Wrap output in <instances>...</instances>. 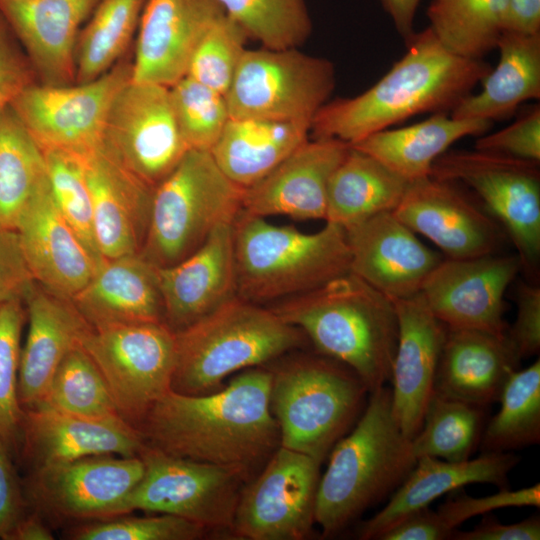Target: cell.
Instances as JSON below:
<instances>
[{"instance_id": "1", "label": "cell", "mask_w": 540, "mask_h": 540, "mask_svg": "<svg viewBox=\"0 0 540 540\" xmlns=\"http://www.w3.org/2000/svg\"><path fill=\"white\" fill-rule=\"evenodd\" d=\"M270 386V370L258 366L207 394L169 390L151 406L138 431L147 445L164 453L250 473L280 445Z\"/></svg>"}, {"instance_id": "2", "label": "cell", "mask_w": 540, "mask_h": 540, "mask_svg": "<svg viewBox=\"0 0 540 540\" xmlns=\"http://www.w3.org/2000/svg\"><path fill=\"white\" fill-rule=\"evenodd\" d=\"M406 42L405 54L373 86L323 105L312 122L314 138L351 145L418 114L451 112L492 68L450 52L429 27Z\"/></svg>"}, {"instance_id": "3", "label": "cell", "mask_w": 540, "mask_h": 540, "mask_svg": "<svg viewBox=\"0 0 540 540\" xmlns=\"http://www.w3.org/2000/svg\"><path fill=\"white\" fill-rule=\"evenodd\" d=\"M326 357L349 367L368 392L390 381L398 343L393 301L351 272L270 307Z\"/></svg>"}, {"instance_id": "4", "label": "cell", "mask_w": 540, "mask_h": 540, "mask_svg": "<svg viewBox=\"0 0 540 540\" xmlns=\"http://www.w3.org/2000/svg\"><path fill=\"white\" fill-rule=\"evenodd\" d=\"M411 440L397 425L391 389L369 393L350 432L331 449L320 476L315 523L325 537L341 532L372 505L394 492L416 464Z\"/></svg>"}, {"instance_id": "5", "label": "cell", "mask_w": 540, "mask_h": 540, "mask_svg": "<svg viewBox=\"0 0 540 540\" xmlns=\"http://www.w3.org/2000/svg\"><path fill=\"white\" fill-rule=\"evenodd\" d=\"M236 296L262 305L313 290L350 272L343 227L314 233L272 224L243 209L233 222Z\"/></svg>"}, {"instance_id": "6", "label": "cell", "mask_w": 540, "mask_h": 540, "mask_svg": "<svg viewBox=\"0 0 540 540\" xmlns=\"http://www.w3.org/2000/svg\"><path fill=\"white\" fill-rule=\"evenodd\" d=\"M174 333L171 390L188 395L217 391L234 372L261 366L306 339L270 307L238 296Z\"/></svg>"}, {"instance_id": "7", "label": "cell", "mask_w": 540, "mask_h": 540, "mask_svg": "<svg viewBox=\"0 0 540 540\" xmlns=\"http://www.w3.org/2000/svg\"><path fill=\"white\" fill-rule=\"evenodd\" d=\"M270 372L279 446L322 463L360 417L367 388L349 367L323 355L296 356Z\"/></svg>"}, {"instance_id": "8", "label": "cell", "mask_w": 540, "mask_h": 540, "mask_svg": "<svg viewBox=\"0 0 540 540\" xmlns=\"http://www.w3.org/2000/svg\"><path fill=\"white\" fill-rule=\"evenodd\" d=\"M243 193L210 151L189 149L154 188L141 257L156 268L182 261L218 226L235 221Z\"/></svg>"}, {"instance_id": "9", "label": "cell", "mask_w": 540, "mask_h": 540, "mask_svg": "<svg viewBox=\"0 0 540 540\" xmlns=\"http://www.w3.org/2000/svg\"><path fill=\"white\" fill-rule=\"evenodd\" d=\"M139 456L144 474L120 515L136 510L170 514L207 531H232L247 470L173 456L146 443Z\"/></svg>"}, {"instance_id": "10", "label": "cell", "mask_w": 540, "mask_h": 540, "mask_svg": "<svg viewBox=\"0 0 540 540\" xmlns=\"http://www.w3.org/2000/svg\"><path fill=\"white\" fill-rule=\"evenodd\" d=\"M333 64L290 49L244 52L225 97L230 118L312 122L335 87Z\"/></svg>"}, {"instance_id": "11", "label": "cell", "mask_w": 540, "mask_h": 540, "mask_svg": "<svg viewBox=\"0 0 540 540\" xmlns=\"http://www.w3.org/2000/svg\"><path fill=\"white\" fill-rule=\"evenodd\" d=\"M430 176L472 189L514 244L522 270L538 273L539 163L477 149L451 150L435 160Z\"/></svg>"}, {"instance_id": "12", "label": "cell", "mask_w": 540, "mask_h": 540, "mask_svg": "<svg viewBox=\"0 0 540 540\" xmlns=\"http://www.w3.org/2000/svg\"><path fill=\"white\" fill-rule=\"evenodd\" d=\"M80 346L102 374L121 417L138 430L151 406L171 390L174 331L165 323L89 327Z\"/></svg>"}, {"instance_id": "13", "label": "cell", "mask_w": 540, "mask_h": 540, "mask_svg": "<svg viewBox=\"0 0 540 540\" xmlns=\"http://www.w3.org/2000/svg\"><path fill=\"white\" fill-rule=\"evenodd\" d=\"M143 474L140 456L103 454L29 470L22 483L30 510L73 525L119 516Z\"/></svg>"}, {"instance_id": "14", "label": "cell", "mask_w": 540, "mask_h": 540, "mask_svg": "<svg viewBox=\"0 0 540 540\" xmlns=\"http://www.w3.org/2000/svg\"><path fill=\"white\" fill-rule=\"evenodd\" d=\"M102 147L155 188L189 150L177 125L169 87L130 79L111 104Z\"/></svg>"}, {"instance_id": "15", "label": "cell", "mask_w": 540, "mask_h": 540, "mask_svg": "<svg viewBox=\"0 0 540 540\" xmlns=\"http://www.w3.org/2000/svg\"><path fill=\"white\" fill-rule=\"evenodd\" d=\"M320 465L279 446L263 471L244 485L232 534L248 540H302L315 523Z\"/></svg>"}, {"instance_id": "16", "label": "cell", "mask_w": 540, "mask_h": 540, "mask_svg": "<svg viewBox=\"0 0 540 540\" xmlns=\"http://www.w3.org/2000/svg\"><path fill=\"white\" fill-rule=\"evenodd\" d=\"M130 79L124 66L76 86L28 84L11 107L41 149L85 154L102 144L111 104Z\"/></svg>"}, {"instance_id": "17", "label": "cell", "mask_w": 540, "mask_h": 540, "mask_svg": "<svg viewBox=\"0 0 540 540\" xmlns=\"http://www.w3.org/2000/svg\"><path fill=\"white\" fill-rule=\"evenodd\" d=\"M521 270L517 254L446 258L427 277L420 293L447 328L502 337L507 331L504 296Z\"/></svg>"}, {"instance_id": "18", "label": "cell", "mask_w": 540, "mask_h": 540, "mask_svg": "<svg viewBox=\"0 0 540 540\" xmlns=\"http://www.w3.org/2000/svg\"><path fill=\"white\" fill-rule=\"evenodd\" d=\"M392 213L413 232L433 242L447 258L493 254L503 237L498 222L455 183L432 176L410 181Z\"/></svg>"}, {"instance_id": "19", "label": "cell", "mask_w": 540, "mask_h": 540, "mask_svg": "<svg viewBox=\"0 0 540 540\" xmlns=\"http://www.w3.org/2000/svg\"><path fill=\"white\" fill-rule=\"evenodd\" d=\"M350 272L390 299L420 293L443 260L392 212H383L345 229Z\"/></svg>"}, {"instance_id": "20", "label": "cell", "mask_w": 540, "mask_h": 540, "mask_svg": "<svg viewBox=\"0 0 540 540\" xmlns=\"http://www.w3.org/2000/svg\"><path fill=\"white\" fill-rule=\"evenodd\" d=\"M20 246L34 281L70 300L94 275L98 263L60 212L46 177L16 226Z\"/></svg>"}, {"instance_id": "21", "label": "cell", "mask_w": 540, "mask_h": 540, "mask_svg": "<svg viewBox=\"0 0 540 540\" xmlns=\"http://www.w3.org/2000/svg\"><path fill=\"white\" fill-rule=\"evenodd\" d=\"M391 300L398 320L391 409L402 433L412 440L421 429L433 395L446 326L433 315L421 293Z\"/></svg>"}, {"instance_id": "22", "label": "cell", "mask_w": 540, "mask_h": 540, "mask_svg": "<svg viewBox=\"0 0 540 540\" xmlns=\"http://www.w3.org/2000/svg\"><path fill=\"white\" fill-rule=\"evenodd\" d=\"M81 156L101 256L109 260L140 254L148 231L154 188L119 164L102 144Z\"/></svg>"}, {"instance_id": "23", "label": "cell", "mask_w": 540, "mask_h": 540, "mask_svg": "<svg viewBox=\"0 0 540 540\" xmlns=\"http://www.w3.org/2000/svg\"><path fill=\"white\" fill-rule=\"evenodd\" d=\"M220 12L217 0H145L131 80L170 87L186 76L200 38Z\"/></svg>"}, {"instance_id": "24", "label": "cell", "mask_w": 540, "mask_h": 540, "mask_svg": "<svg viewBox=\"0 0 540 540\" xmlns=\"http://www.w3.org/2000/svg\"><path fill=\"white\" fill-rule=\"evenodd\" d=\"M350 145L333 138L308 140L273 170L244 188L242 209L268 217L324 219L329 179Z\"/></svg>"}, {"instance_id": "25", "label": "cell", "mask_w": 540, "mask_h": 540, "mask_svg": "<svg viewBox=\"0 0 540 540\" xmlns=\"http://www.w3.org/2000/svg\"><path fill=\"white\" fill-rule=\"evenodd\" d=\"M144 444L125 421L87 419L41 405L24 410L19 458L32 470L93 455L139 456Z\"/></svg>"}, {"instance_id": "26", "label": "cell", "mask_w": 540, "mask_h": 540, "mask_svg": "<svg viewBox=\"0 0 540 540\" xmlns=\"http://www.w3.org/2000/svg\"><path fill=\"white\" fill-rule=\"evenodd\" d=\"M156 269L164 322L177 332L236 296L233 223L218 226L182 261Z\"/></svg>"}, {"instance_id": "27", "label": "cell", "mask_w": 540, "mask_h": 540, "mask_svg": "<svg viewBox=\"0 0 540 540\" xmlns=\"http://www.w3.org/2000/svg\"><path fill=\"white\" fill-rule=\"evenodd\" d=\"M519 458L510 452H483L474 459L452 462L422 456L405 480L393 492L388 503L374 516L362 522L357 536L362 540L379 539L394 525L439 498L472 483H489L507 488L508 474Z\"/></svg>"}, {"instance_id": "28", "label": "cell", "mask_w": 540, "mask_h": 540, "mask_svg": "<svg viewBox=\"0 0 540 540\" xmlns=\"http://www.w3.org/2000/svg\"><path fill=\"white\" fill-rule=\"evenodd\" d=\"M28 332L21 347L18 397L23 410L40 405L63 358L80 341L89 324L68 299L36 282L25 297Z\"/></svg>"}, {"instance_id": "29", "label": "cell", "mask_w": 540, "mask_h": 540, "mask_svg": "<svg viewBox=\"0 0 540 540\" xmlns=\"http://www.w3.org/2000/svg\"><path fill=\"white\" fill-rule=\"evenodd\" d=\"M520 361L506 335L446 327L433 394L484 408L499 400Z\"/></svg>"}, {"instance_id": "30", "label": "cell", "mask_w": 540, "mask_h": 540, "mask_svg": "<svg viewBox=\"0 0 540 540\" xmlns=\"http://www.w3.org/2000/svg\"><path fill=\"white\" fill-rule=\"evenodd\" d=\"M70 301L92 328L165 323L157 269L140 254L104 260Z\"/></svg>"}, {"instance_id": "31", "label": "cell", "mask_w": 540, "mask_h": 540, "mask_svg": "<svg viewBox=\"0 0 540 540\" xmlns=\"http://www.w3.org/2000/svg\"><path fill=\"white\" fill-rule=\"evenodd\" d=\"M98 0H0V16L17 34L51 85L76 74L74 48L79 27Z\"/></svg>"}, {"instance_id": "32", "label": "cell", "mask_w": 540, "mask_h": 540, "mask_svg": "<svg viewBox=\"0 0 540 540\" xmlns=\"http://www.w3.org/2000/svg\"><path fill=\"white\" fill-rule=\"evenodd\" d=\"M492 124L484 119H459L440 112L412 125L378 131L350 146L413 181L430 176L435 160L455 142L489 132Z\"/></svg>"}, {"instance_id": "33", "label": "cell", "mask_w": 540, "mask_h": 540, "mask_svg": "<svg viewBox=\"0 0 540 540\" xmlns=\"http://www.w3.org/2000/svg\"><path fill=\"white\" fill-rule=\"evenodd\" d=\"M497 66L481 80L479 93H471L450 112L459 119L495 121L507 118L523 102L540 98V33L504 31L497 47Z\"/></svg>"}, {"instance_id": "34", "label": "cell", "mask_w": 540, "mask_h": 540, "mask_svg": "<svg viewBox=\"0 0 540 540\" xmlns=\"http://www.w3.org/2000/svg\"><path fill=\"white\" fill-rule=\"evenodd\" d=\"M303 122L230 118L211 154L221 170L247 188L309 140Z\"/></svg>"}, {"instance_id": "35", "label": "cell", "mask_w": 540, "mask_h": 540, "mask_svg": "<svg viewBox=\"0 0 540 540\" xmlns=\"http://www.w3.org/2000/svg\"><path fill=\"white\" fill-rule=\"evenodd\" d=\"M409 182L350 146L329 179L325 220L347 229L377 214L393 212Z\"/></svg>"}, {"instance_id": "36", "label": "cell", "mask_w": 540, "mask_h": 540, "mask_svg": "<svg viewBox=\"0 0 540 540\" xmlns=\"http://www.w3.org/2000/svg\"><path fill=\"white\" fill-rule=\"evenodd\" d=\"M46 177L42 149L11 105L0 115V229L15 230Z\"/></svg>"}, {"instance_id": "37", "label": "cell", "mask_w": 540, "mask_h": 540, "mask_svg": "<svg viewBox=\"0 0 540 540\" xmlns=\"http://www.w3.org/2000/svg\"><path fill=\"white\" fill-rule=\"evenodd\" d=\"M508 0H433L429 28L450 52L483 59L504 32Z\"/></svg>"}, {"instance_id": "38", "label": "cell", "mask_w": 540, "mask_h": 540, "mask_svg": "<svg viewBox=\"0 0 540 540\" xmlns=\"http://www.w3.org/2000/svg\"><path fill=\"white\" fill-rule=\"evenodd\" d=\"M498 413L481 438L483 452H510L540 441V361L508 377Z\"/></svg>"}, {"instance_id": "39", "label": "cell", "mask_w": 540, "mask_h": 540, "mask_svg": "<svg viewBox=\"0 0 540 540\" xmlns=\"http://www.w3.org/2000/svg\"><path fill=\"white\" fill-rule=\"evenodd\" d=\"M482 423V408L433 394L421 429L411 440L413 454L416 459L467 460L480 441Z\"/></svg>"}, {"instance_id": "40", "label": "cell", "mask_w": 540, "mask_h": 540, "mask_svg": "<svg viewBox=\"0 0 540 540\" xmlns=\"http://www.w3.org/2000/svg\"><path fill=\"white\" fill-rule=\"evenodd\" d=\"M41 405L87 419L125 421L102 374L80 345L61 361Z\"/></svg>"}, {"instance_id": "41", "label": "cell", "mask_w": 540, "mask_h": 540, "mask_svg": "<svg viewBox=\"0 0 540 540\" xmlns=\"http://www.w3.org/2000/svg\"><path fill=\"white\" fill-rule=\"evenodd\" d=\"M145 0H98L79 46V83L92 81L121 55L138 27Z\"/></svg>"}, {"instance_id": "42", "label": "cell", "mask_w": 540, "mask_h": 540, "mask_svg": "<svg viewBox=\"0 0 540 540\" xmlns=\"http://www.w3.org/2000/svg\"><path fill=\"white\" fill-rule=\"evenodd\" d=\"M222 11L268 49L298 48L310 36L306 0H217Z\"/></svg>"}, {"instance_id": "43", "label": "cell", "mask_w": 540, "mask_h": 540, "mask_svg": "<svg viewBox=\"0 0 540 540\" xmlns=\"http://www.w3.org/2000/svg\"><path fill=\"white\" fill-rule=\"evenodd\" d=\"M54 200L85 248L98 262L104 261L95 237L93 205L81 154L42 149Z\"/></svg>"}, {"instance_id": "44", "label": "cell", "mask_w": 540, "mask_h": 540, "mask_svg": "<svg viewBox=\"0 0 540 540\" xmlns=\"http://www.w3.org/2000/svg\"><path fill=\"white\" fill-rule=\"evenodd\" d=\"M26 320L24 299L0 307V437L13 458H19L24 410L18 397L21 333Z\"/></svg>"}, {"instance_id": "45", "label": "cell", "mask_w": 540, "mask_h": 540, "mask_svg": "<svg viewBox=\"0 0 540 540\" xmlns=\"http://www.w3.org/2000/svg\"><path fill=\"white\" fill-rule=\"evenodd\" d=\"M169 91L188 148L211 151L230 119L225 95L189 76L178 80Z\"/></svg>"}, {"instance_id": "46", "label": "cell", "mask_w": 540, "mask_h": 540, "mask_svg": "<svg viewBox=\"0 0 540 540\" xmlns=\"http://www.w3.org/2000/svg\"><path fill=\"white\" fill-rule=\"evenodd\" d=\"M247 38L232 19L220 12L200 38L186 76L226 95L246 51Z\"/></svg>"}, {"instance_id": "47", "label": "cell", "mask_w": 540, "mask_h": 540, "mask_svg": "<svg viewBox=\"0 0 540 540\" xmlns=\"http://www.w3.org/2000/svg\"><path fill=\"white\" fill-rule=\"evenodd\" d=\"M207 532L201 525L175 515L124 514L73 524L65 536L72 540H197Z\"/></svg>"}, {"instance_id": "48", "label": "cell", "mask_w": 540, "mask_h": 540, "mask_svg": "<svg viewBox=\"0 0 540 540\" xmlns=\"http://www.w3.org/2000/svg\"><path fill=\"white\" fill-rule=\"evenodd\" d=\"M522 506H540L539 483L518 490L503 488L485 497H472L466 494L451 497L438 507L435 515L446 539H450L452 532L472 517L499 508Z\"/></svg>"}, {"instance_id": "49", "label": "cell", "mask_w": 540, "mask_h": 540, "mask_svg": "<svg viewBox=\"0 0 540 540\" xmlns=\"http://www.w3.org/2000/svg\"><path fill=\"white\" fill-rule=\"evenodd\" d=\"M474 149L540 163V107L534 106L507 127L484 133Z\"/></svg>"}, {"instance_id": "50", "label": "cell", "mask_w": 540, "mask_h": 540, "mask_svg": "<svg viewBox=\"0 0 540 540\" xmlns=\"http://www.w3.org/2000/svg\"><path fill=\"white\" fill-rule=\"evenodd\" d=\"M516 319L507 328L506 338L521 360L540 349V287L535 283L519 282L516 288Z\"/></svg>"}, {"instance_id": "51", "label": "cell", "mask_w": 540, "mask_h": 540, "mask_svg": "<svg viewBox=\"0 0 540 540\" xmlns=\"http://www.w3.org/2000/svg\"><path fill=\"white\" fill-rule=\"evenodd\" d=\"M34 283L16 230L0 229V307L13 299L25 300Z\"/></svg>"}, {"instance_id": "52", "label": "cell", "mask_w": 540, "mask_h": 540, "mask_svg": "<svg viewBox=\"0 0 540 540\" xmlns=\"http://www.w3.org/2000/svg\"><path fill=\"white\" fill-rule=\"evenodd\" d=\"M28 510L23 483L15 469L13 456L0 437V539L7 540Z\"/></svg>"}, {"instance_id": "53", "label": "cell", "mask_w": 540, "mask_h": 540, "mask_svg": "<svg viewBox=\"0 0 540 540\" xmlns=\"http://www.w3.org/2000/svg\"><path fill=\"white\" fill-rule=\"evenodd\" d=\"M450 539L455 540H539L540 519L533 516L521 522L502 524L488 514L470 531L455 529Z\"/></svg>"}, {"instance_id": "54", "label": "cell", "mask_w": 540, "mask_h": 540, "mask_svg": "<svg viewBox=\"0 0 540 540\" xmlns=\"http://www.w3.org/2000/svg\"><path fill=\"white\" fill-rule=\"evenodd\" d=\"M27 85V70L9 44L0 16V115Z\"/></svg>"}, {"instance_id": "55", "label": "cell", "mask_w": 540, "mask_h": 540, "mask_svg": "<svg viewBox=\"0 0 540 540\" xmlns=\"http://www.w3.org/2000/svg\"><path fill=\"white\" fill-rule=\"evenodd\" d=\"M504 31L540 33V0H508Z\"/></svg>"}, {"instance_id": "56", "label": "cell", "mask_w": 540, "mask_h": 540, "mask_svg": "<svg viewBox=\"0 0 540 540\" xmlns=\"http://www.w3.org/2000/svg\"><path fill=\"white\" fill-rule=\"evenodd\" d=\"M398 33L405 39L413 34V22L421 0H380Z\"/></svg>"}, {"instance_id": "57", "label": "cell", "mask_w": 540, "mask_h": 540, "mask_svg": "<svg viewBox=\"0 0 540 540\" xmlns=\"http://www.w3.org/2000/svg\"><path fill=\"white\" fill-rule=\"evenodd\" d=\"M50 524L36 511L28 512L17 522L7 540H53Z\"/></svg>"}]
</instances>
